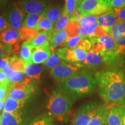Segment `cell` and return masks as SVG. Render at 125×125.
<instances>
[{
    "instance_id": "11a10c76",
    "label": "cell",
    "mask_w": 125,
    "mask_h": 125,
    "mask_svg": "<svg viewBox=\"0 0 125 125\" xmlns=\"http://www.w3.org/2000/svg\"><path fill=\"white\" fill-rule=\"evenodd\" d=\"M76 1H77V2H79V1H82V0H76Z\"/></svg>"
},
{
    "instance_id": "d4e9b609",
    "label": "cell",
    "mask_w": 125,
    "mask_h": 125,
    "mask_svg": "<svg viewBox=\"0 0 125 125\" xmlns=\"http://www.w3.org/2000/svg\"><path fill=\"white\" fill-rule=\"evenodd\" d=\"M9 67L14 71L24 73L26 64L22 59L14 55L9 57Z\"/></svg>"
},
{
    "instance_id": "8d00e7d4",
    "label": "cell",
    "mask_w": 125,
    "mask_h": 125,
    "mask_svg": "<svg viewBox=\"0 0 125 125\" xmlns=\"http://www.w3.org/2000/svg\"><path fill=\"white\" fill-rule=\"evenodd\" d=\"M77 48L85 51H89L92 49V42L90 38H83L79 42Z\"/></svg>"
},
{
    "instance_id": "5b68a950",
    "label": "cell",
    "mask_w": 125,
    "mask_h": 125,
    "mask_svg": "<svg viewBox=\"0 0 125 125\" xmlns=\"http://www.w3.org/2000/svg\"><path fill=\"white\" fill-rule=\"evenodd\" d=\"M25 15L22 3L13 2L8 8L4 15V18L10 29L19 30L21 27Z\"/></svg>"
},
{
    "instance_id": "7c38bea8",
    "label": "cell",
    "mask_w": 125,
    "mask_h": 125,
    "mask_svg": "<svg viewBox=\"0 0 125 125\" xmlns=\"http://www.w3.org/2000/svg\"><path fill=\"white\" fill-rule=\"evenodd\" d=\"M22 5L25 14H42L48 7L47 0H23Z\"/></svg>"
},
{
    "instance_id": "52a82bcc",
    "label": "cell",
    "mask_w": 125,
    "mask_h": 125,
    "mask_svg": "<svg viewBox=\"0 0 125 125\" xmlns=\"http://www.w3.org/2000/svg\"><path fill=\"white\" fill-rule=\"evenodd\" d=\"M35 84L26 85L23 82L10 83L8 97L18 101H27L35 92Z\"/></svg>"
},
{
    "instance_id": "d590c367",
    "label": "cell",
    "mask_w": 125,
    "mask_h": 125,
    "mask_svg": "<svg viewBox=\"0 0 125 125\" xmlns=\"http://www.w3.org/2000/svg\"><path fill=\"white\" fill-rule=\"evenodd\" d=\"M77 6L76 0H65L64 11L69 16L70 18L73 15Z\"/></svg>"
},
{
    "instance_id": "d6986e66",
    "label": "cell",
    "mask_w": 125,
    "mask_h": 125,
    "mask_svg": "<svg viewBox=\"0 0 125 125\" xmlns=\"http://www.w3.org/2000/svg\"><path fill=\"white\" fill-rule=\"evenodd\" d=\"M24 73L27 77L31 78L35 82H39L41 78L42 67L35 64H30L26 65Z\"/></svg>"
},
{
    "instance_id": "ac0fdd59",
    "label": "cell",
    "mask_w": 125,
    "mask_h": 125,
    "mask_svg": "<svg viewBox=\"0 0 125 125\" xmlns=\"http://www.w3.org/2000/svg\"><path fill=\"white\" fill-rule=\"evenodd\" d=\"M109 35L112 36L116 42L118 46V54L122 57L125 54V37L119 32L117 23L112 27Z\"/></svg>"
},
{
    "instance_id": "484cf974",
    "label": "cell",
    "mask_w": 125,
    "mask_h": 125,
    "mask_svg": "<svg viewBox=\"0 0 125 125\" xmlns=\"http://www.w3.org/2000/svg\"><path fill=\"white\" fill-rule=\"evenodd\" d=\"M20 35V42H28L32 40L38 34V32L35 29L22 26L19 30Z\"/></svg>"
},
{
    "instance_id": "f6af8a7d",
    "label": "cell",
    "mask_w": 125,
    "mask_h": 125,
    "mask_svg": "<svg viewBox=\"0 0 125 125\" xmlns=\"http://www.w3.org/2000/svg\"><path fill=\"white\" fill-rule=\"evenodd\" d=\"M10 29V27L9 26L5 18L0 15V32H4V31Z\"/></svg>"
},
{
    "instance_id": "4dcf8cb0",
    "label": "cell",
    "mask_w": 125,
    "mask_h": 125,
    "mask_svg": "<svg viewBox=\"0 0 125 125\" xmlns=\"http://www.w3.org/2000/svg\"><path fill=\"white\" fill-rule=\"evenodd\" d=\"M90 40L92 42V51L100 55L102 57H104L105 55L107 52L103 45L98 41L97 38H90Z\"/></svg>"
},
{
    "instance_id": "1f68e13d",
    "label": "cell",
    "mask_w": 125,
    "mask_h": 125,
    "mask_svg": "<svg viewBox=\"0 0 125 125\" xmlns=\"http://www.w3.org/2000/svg\"><path fill=\"white\" fill-rule=\"evenodd\" d=\"M52 49V53L51 57L44 63V67L47 69H50V68L52 69V68H55L56 67L58 66L62 62L60 59L56 55L54 49Z\"/></svg>"
},
{
    "instance_id": "ba28073f",
    "label": "cell",
    "mask_w": 125,
    "mask_h": 125,
    "mask_svg": "<svg viewBox=\"0 0 125 125\" xmlns=\"http://www.w3.org/2000/svg\"><path fill=\"white\" fill-rule=\"evenodd\" d=\"M55 53L59 58L68 63L83 65V62L86 58L88 52L79 48H63L57 49Z\"/></svg>"
},
{
    "instance_id": "9c48e42d",
    "label": "cell",
    "mask_w": 125,
    "mask_h": 125,
    "mask_svg": "<svg viewBox=\"0 0 125 125\" xmlns=\"http://www.w3.org/2000/svg\"><path fill=\"white\" fill-rule=\"evenodd\" d=\"M82 65L62 62L60 65L52 68L50 74L58 82L66 80L81 71Z\"/></svg>"
},
{
    "instance_id": "277c9868",
    "label": "cell",
    "mask_w": 125,
    "mask_h": 125,
    "mask_svg": "<svg viewBox=\"0 0 125 125\" xmlns=\"http://www.w3.org/2000/svg\"><path fill=\"white\" fill-rule=\"evenodd\" d=\"M76 9L83 17L100 16L111 10L104 0H82L77 2Z\"/></svg>"
},
{
    "instance_id": "f5cc1de1",
    "label": "cell",
    "mask_w": 125,
    "mask_h": 125,
    "mask_svg": "<svg viewBox=\"0 0 125 125\" xmlns=\"http://www.w3.org/2000/svg\"><path fill=\"white\" fill-rule=\"evenodd\" d=\"M123 125H125V111L123 115Z\"/></svg>"
},
{
    "instance_id": "4316f807",
    "label": "cell",
    "mask_w": 125,
    "mask_h": 125,
    "mask_svg": "<svg viewBox=\"0 0 125 125\" xmlns=\"http://www.w3.org/2000/svg\"><path fill=\"white\" fill-rule=\"evenodd\" d=\"M31 49H32V46L30 45L27 42H24L23 43L20 50V59L24 61L26 65L32 63Z\"/></svg>"
},
{
    "instance_id": "603a6c76",
    "label": "cell",
    "mask_w": 125,
    "mask_h": 125,
    "mask_svg": "<svg viewBox=\"0 0 125 125\" xmlns=\"http://www.w3.org/2000/svg\"><path fill=\"white\" fill-rule=\"evenodd\" d=\"M68 37V34L65 30L59 32H52V37L49 41L52 49H54L57 47L62 46Z\"/></svg>"
},
{
    "instance_id": "e575fe53",
    "label": "cell",
    "mask_w": 125,
    "mask_h": 125,
    "mask_svg": "<svg viewBox=\"0 0 125 125\" xmlns=\"http://www.w3.org/2000/svg\"><path fill=\"white\" fill-rule=\"evenodd\" d=\"M79 27H80V24H79V22L70 21L66 29H65L67 32V34H68V37L78 35Z\"/></svg>"
},
{
    "instance_id": "816d5d0a",
    "label": "cell",
    "mask_w": 125,
    "mask_h": 125,
    "mask_svg": "<svg viewBox=\"0 0 125 125\" xmlns=\"http://www.w3.org/2000/svg\"><path fill=\"white\" fill-rule=\"evenodd\" d=\"M2 116H1V115H0V125H2Z\"/></svg>"
},
{
    "instance_id": "f546056e",
    "label": "cell",
    "mask_w": 125,
    "mask_h": 125,
    "mask_svg": "<svg viewBox=\"0 0 125 125\" xmlns=\"http://www.w3.org/2000/svg\"><path fill=\"white\" fill-rule=\"evenodd\" d=\"M29 125H53V120L48 114H43L36 118Z\"/></svg>"
},
{
    "instance_id": "4fadbf2b",
    "label": "cell",
    "mask_w": 125,
    "mask_h": 125,
    "mask_svg": "<svg viewBox=\"0 0 125 125\" xmlns=\"http://www.w3.org/2000/svg\"><path fill=\"white\" fill-rule=\"evenodd\" d=\"M117 22V16L114 9H111L103 15L98 16L97 20L98 26L102 28L107 33L111 32L112 27Z\"/></svg>"
},
{
    "instance_id": "7dc6e473",
    "label": "cell",
    "mask_w": 125,
    "mask_h": 125,
    "mask_svg": "<svg viewBox=\"0 0 125 125\" xmlns=\"http://www.w3.org/2000/svg\"><path fill=\"white\" fill-rule=\"evenodd\" d=\"M20 49V42L16 43L13 45L10 46V54L12 56L16 55L19 52Z\"/></svg>"
},
{
    "instance_id": "ee69618b",
    "label": "cell",
    "mask_w": 125,
    "mask_h": 125,
    "mask_svg": "<svg viewBox=\"0 0 125 125\" xmlns=\"http://www.w3.org/2000/svg\"><path fill=\"white\" fill-rule=\"evenodd\" d=\"M10 82V80L8 78L7 74L4 70L0 69V85L9 84Z\"/></svg>"
},
{
    "instance_id": "f35d334b",
    "label": "cell",
    "mask_w": 125,
    "mask_h": 125,
    "mask_svg": "<svg viewBox=\"0 0 125 125\" xmlns=\"http://www.w3.org/2000/svg\"><path fill=\"white\" fill-rule=\"evenodd\" d=\"M111 9H116L125 7V0H111L108 4Z\"/></svg>"
},
{
    "instance_id": "681fc988",
    "label": "cell",
    "mask_w": 125,
    "mask_h": 125,
    "mask_svg": "<svg viewBox=\"0 0 125 125\" xmlns=\"http://www.w3.org/2000/svg\"><path fill=\"white\" fill-rule=\"evenodd\" d=\"M5 102V101H0V111H1L2 109H4Z\"/></svg>"
},
{
    "instance_id": "44dd1931",
    "label": "cell",
    "mask_w": 125,
    "mask_h": 125,
    "mask_svg": "<svg viewBox=\"0 0 125 125\" xmlns=\"http://www.w3.org/2000/svg\"><path fill=\"white\" fill-rule=\"evenodd\" d=\"M27 101H18L8 97L5 102L3 111L7 112H13L21 111L24 107Z\"/></svg>"
},
{
    "instance_id": "8992f818",
    "label": "cell",
    "mask_w": 125,
    "mask_h": 125,
    "mask_svg": "<svg viewBox=\"0 0 125 125\" xmlns=\"http://www.w3.org/2000/svg\"><path fill=\"white\" fill-rule=\"evenodd\" d=\"M100 104L96 101H89L78 109L73 118L72 125H88L97 111Z\"/></svg>"
},
{
    "instance_id": "b9f144b4",
    "label": "cell",
    "mask_w": 125,
    "mask_h": 125,
    "mask_svg": "<svg viewBox=\"0 0 125 125\" xmlns=\"http://www.w3.org/2000/svg\"><path fill=\"white\" fill-rule=\"evenodd\" d=\"M9 84L0 85V101H5L8 97V89Z\"/></svg>"
},
{
    "instance_id": "2e32d148",
    "label": "cell",
    "mask_w": 125,
    "mask_h": 125,
    "mask_svg": "<svg viewBox=\"0 0 125 125\" xmlns=\"http://www.w3.org/2000/svg\"><path fill=\"white\" fill-rule=\"evenodd\" d=\"M64 11V7L56 5H48V7L43 12L42 16L49 20L53 24L56 23L62 16Z\"/></svg>"
},
{
    "instance_id": "f907efd6",
    "label": "cell",
    "mask_w": 125,
    "mask_h": 125,
    "mask_svg": "<svg viewBox=\"0 0 125 125\" xmlns=\"http://www.w3.org/2000/svg\"><path fill=\"white\" fill-rule=\"evenodd\" d=\"M6 1H7V0H0V5L4 4V2H6Z\"/></svg>"
},
{
    "instance_id": "bcb514c9",
    "label": "cell",
    "mask_w": 125,
    "mask_h": 125,
    "mask_svg": "<svg viewBox=\"0 0 125 125\" xmlns=\"http://www.w3.org/2000/svg\"><path fill=\"white\" fill-rule=\"evenodd\" d=\"M9 67V57L0 58V69L4 70Z\"/></svg>"
},
{
    "instance_id": "8fae6325",
    "label": "cell",
    "mask_w": 125,
    "mask_h": 125,
    "mask_svg": "<svg viewBox=\"0 0 125 125\" xmlns=\"http://www.w3.org/2000/svg\"><path fill=\"white\" fill-rule=\"evenodd\" d=\"M106 125H123L125 105H108Z\"/></svg>"
},
{
    "instance_id": "ab89813d",
    "label": "cell",
    "mask_w": 125,
    "mask_h": 125,
    "mask_svg": "<svg viewBox=\"0 0 125 125\" xmlns=\"http://www.w3.org/2000/svg\"><path fill=\"white\" fill-rule=\"evenodd\" d=\"M97 18L94 16H89L83 17L79 21L80 24H91L97 23Z\"/></svg>"
},
{
    "instance_id": "3957f363",
    "label": "cell",
    "mask_w": 125,
    "mask_h": 125,
    "mask_svg": "<svg viewBox=\"0 0 125 125\" xmlns=\"http://www.w3.org/2000/svg\"><path fill=\"white\" fill-rule=\"evenodd\" d=\"M73 100L63 90L57 89L52 91L48 98V114L59 121H67L71 112Z\"/></svg>"
},
{
    "instance_id": "d6a6232c",
    "label": "cell",
    "mask_w": 125,
    "mask_h": 125,
    "mask_svg": "<svg viewBox=\"0 0 125 125\" xmlns=\"http://www.w3.org/2000/svg\"><path fill=\"white\" fill-rule=\"evenodd\" d=\"M83 38L81 37L80 36L76 35L74 37H68L65 42L62 45V46L65 47V48H68L70 49H74V48H77L79 42Z\"/></svg>"
},
{
    "instance_id": "db71d44e",
    "label": "cell",
    "mask_w": 125,
    "mask_h": 125,
    "mask_svg": "<svg viewBox=\"0 0 125 125\" xmlns=\"http://www.w3.org/2000/svg\"><path fill=\"white\" fill-rule=\"evenodd\" d=\"M104 1H105V2H107L108 4H109V3L111 2V0H104Z\"/></svg>"
},
{
    "instance_id": "836d02e7",
    "label": "cell",
    "mask_w": 125,
    "mask_h": 125,
    "mask_svg": "<svg viewBox=\"0 0 125 125\" xmlns=\"http://www.w3.org/2000/svg\"><path fill=\"white\" fill-rule=\"evenodd\" d=\"M81 26L85 32V38L89 37V38H95V33L97 28L98 27V24L97 23L91 24H80Z\"/></svg>"
},
{
    "instance_id": "7402d4cb",
    "label": "cell",
    "mask_w": 125,
    "mask_h": 125,
    "mask_svg": "<svg viewBox=\"0 0 125 125\" xmlns=\"http://www.w3.org/2000/svg\"><path fill=\"white\" fill-rule=\"evenodd\" d=\"M52 37V31H43L38 32L33 40L27 43L32 46H39L49 42Z\"/></svg>"
},
{
    "instance_id": "9f6ffc18",
    "label": "cell",
    "mask_w": 125,
    "mask_h": 125,
    "mask_svg": "<svg viewBox=\"0 0 125 125\" xmlns=\"http://www.w3.org/2000/svg\"></svg>"
},
{
    "instance_id": "5bb4252c",
    "label": "cell",
    "mask_w": 125,
    "mask_h": 125,
    "mask_svg": "<svg viewBox=\"0 0 125 125\" xmlns=\"http://www.w3.org/2000/svg\"><path fill=\"white\" fill-rule=\"evenodd\" d=\"M21 111L13 112L3 111L2 125H25V120Z\"/></svg>"
},
{
    "instance_id": "6da1fadb",
    "label": "cell",
    "mask_w": 125,
    "mask_h": 125,
    "mask_svg": "<svg viewBox=\"0 0 125 125\" xmlns=\"http://www.w3.org/2000/svg\"><path fill=\"white\" fill-rule=\"evenodd\" d=\"M100 97L108 105H125V75L117 69L98 71L94 75Z\"/></svg>"
},
{
    "instance_id": "7a4b0ae2",
    "label": "cell",
    "mask_w": 125,
    "mask_h": 125,
    "mask_svg": "<svg viewBox=\"0 0 125 125\" xmlns=\"http://www.w3.org/2000/svg\"><path fill=\"white\" fill-rule=\"evenodd\" d=\"M95 77L85 69L66 80L58 82L57 88L63 90L73 100L92 94L97 87Z\"/></svg>"
},
{
    "instance_id": "83f0119b",
    "label": "cell",
    "mask_w": 125,
    "mask_h": 125,
    "mask_svg": "<svg viewBox=\"0 0 125 125\" xmlns=\"http://www.w3.org/2000/svg\"><path fill=\"white\" fill-rule=\"evenodd\" d=\"M70 23V17L64 11L62 12V16L57 22L55 23L54 26V29L52 32H59L64 30L66 29L68 24Z\"/></svg>"
},
{
    "instance_id": "74e56055",
    "label": "cell",
    "mask_w": 125,
    "mask_h": 125,
    "mask_svg": "<svg viewBox=\"0 0 125 125\" xmlns=\"http://www.w3.org/2000/svg\"><path fill=\"white\" fill-rule=\"evenodd\" d=\"M10 46H8L0 42V58L10 57Z\"/></svg>"
},
{
    "instance_id": "30bf717a",
    "label": "cell",
    "mask_w": 125,
    "mask_h": 125,
    "mask_svg": "<svg viewBox=\"0 0 125 125\" xmlns=\"http://www.w3.org/2000/svg\"><path fill=\"white\" fill-rule=\"evenodd\" d=\"M52 53V49L49 42L39 46H32L31 61L35 64L45 63Z\"/></svg>"
},
{
    "instance_id": "c3c4849f",
    "label": "cell",
    "mask_w": 125,
    "mask_h": 125,
    "mask_svg": "<svg viewBox=\"0 0 125 125\" xmlns=\"http://www.w3.org/2000/svg\"><path fill=\"white\" fill-rule=\"evenodd\" d=\"M118 29L119 33L125 37V21L118 23Z\"/></svg>"
},
{
    "instance_id": "ffe728a7",
    "label": "cell",
    "mask_w": 125,
    "mask_h": 125,
    "mask_svg": "<svg viewBox=\"0 0 125 125\" xmlns=\"http://www.w3.org/2000/svg\"><path fill=\"white\" fill-rule=\"evenodd\" d=\"M103 62V57L90 50L88 52L86 58L83 62V65H86L92 69H95L100 66Z\"/></svg>"
},
{
    "instance_id": "cb8c5ba5",
    "label": "cell",
    "mask_w": 125,
    "mask_h": 125,
    "mask_svg": "<svg viewBox=\"0 0 125 125\" xmlns=\"http://www.w3.org/2000/svg\"><path fill=\"white\" fill-rule=\"evenodd\" d=\"M43 18L42 14H30L27 15L23 21L22 26L30 29H35L37 24Z\"/></svg>"
},
{
    "instance_id": "e0dca14e",
    "label": "cell",
    "mask_w": 125,
    "mask_h": 125,
    "mask_svg": "<svg viewBox=\"0 0 125 125\" xmlns=\"http://www.w3.org/2000/svg\"><path fill=\"white\" fill-rule=\"evenodd\" d=\"M109 106L106 104H100L97 111L88 125H106Z\"/></svg>"
},
{
    "instance_id": "7bdbcfd3",
    "label": "cell",
    "mask_w": 125,
    "mask_h": 125,
    "mask_svg": "<svg viewBox=\"0 0 125 125\" xmlns=\"http://www.w3.org/2000/svg\"><path fill=\"white\" fill-rule=\"evenodd\" d=\"M114 10L116 14L118 23L125 21V7Z\"/></svg>"
},
{
    "instance_id": "9a60e30c",
    "label": "cell",
    "mask_w": 125,
    "mask_h": 125,
    "mask_svg": "<svg viewBox=\"0 0 125 125\" xmlns=\"http://www.w3.org/2000/svg\"><path fill=\"white\" fill-rule=\"evenodd\" d=\"M0 42L8 46L20 42L19 30L10 29L0 32Z\"/></svg>"
},
{
    "instance_id": "60d3db41",
    "label": "cell",
    "mask_w": 125,
    "mask_h": 125,
    "mask_svg": "<svg viewBox=\"0 0 125 125\" xmlns=\"http://www.w3.org/2000/svg\"><path fill=\"white\" fill-rule=\"evenodd\" d=\"M25 78H26V77H25V74L24 73L16 71L13 77L10 79V82L11 83L21 82L24 80Z\"/></svg>"
},
{
    "instance_id": "f1b7e54d",
    "label": "cell",
    "mask_w": 125,
    "mask_h": 125,
    "mask_svg": "<svg viewBox=\"0 0 125 125\" xmlns=\"http://www.w3.org/2000/svg\"><path fill=\"white\" fill-rule=\"evenodd\" d=\"M53 29V24L43 16L42 19L37 24L35 30L38 32H40L43 31H52Z\"/></svg>"
}]
</instances>
